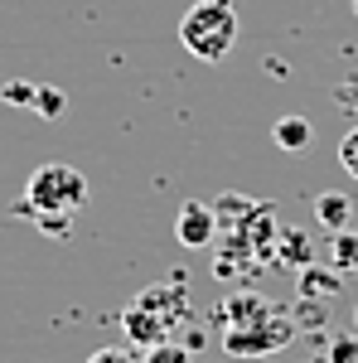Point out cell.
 I'll return each mask as SVG.
<instances>
[{
	"mask_svg": "<svg viewBox=\"0 0 358 363\" xmlns=\"http://www.w3.org/2000/svg\"><path fill=\"white\" fill-rule=\"evenodd\" d=\"M179 44L203 63H218L237 44V10L233 0H194L179 20Z\"/></svg>",
	"mask_w": 358,
	"mask_h": 363,
	"instance_id": "obj_1",
	"label": "cell"
},
{
	"mask_svg": "<svg viewBox=\"0 0 358 363\" xmlns=\"http://www.w3.org/2000/svg\"><path fill=\"white\" fill-rule=\"evenodd\" d=\"M25 203L34 208V218H44V213L73 218V213L87 203V174L73 169V165H63V160L39 165L34 174H29V184H25Z\"/></svg>",
	"mask_w": 358,
	"mask_h": 363,
	"instance_id": "obj_2",
	"label": "cell"
},
{
	"mask_svg": "<svg viewBox=\"0 0 358 363\" xmlns=\"http://www.w3.org/2000/svg\"><path fill=\"white\" fill-rule=\"evenodd\" d=\"M179 315H184V286H150L136 296V306L126 310L121 325L131 344H165L169 320H179Z\"/></svg>",
	"mask_w": 358,
	"mask_h": 363,
	"instance_id": "obj_3",
	"label": "cell"
},
{
	"mask_svg": "<svg viewBox=\"0 0 358 363\" xmlns=\"http://www.w3.org/2000/svg\"><path fill=\"white\" fill-rule=\"evenodd\" d=\"M286 339H291V325H286V320L272 325V315H262V320H252V325H233L223 344H228V354H272Z\"/></svg>",
	"mask_w": 358,
	"mask_h": 363,
	"instance_id": "obj_4",
	"label": "cell"
},
{
	"mask_svg": "<svg viewBox=\"0 0 358 363\" xmlns=\"http://www.w3.org/2000/svg\"><path fill=\"white\" fill-rule=\"evenodd\" d=\"M213 233H218V213H213V203L189 199V203L179 208V218H174V238H179L184 247H208Z\"/></svg>",
	"mask_w": 358,
	"mask_h": 363,
	"instance_id": "obj_5",
	"label": "cell"
},
{
	"mask_svg": "<svg viewBox=\"0 0 358 363\" xmlns=\"http://www.w3.org/2000/svg\"><path fill=\"white\" fill-rule=\"evenodd\" d=\"M349 218H354V203H349V194H339V189H325V194H315V223L325 228V233H344L349 228Z\"/></svg>",
	"mask_w": 358,
	"mask_h": 363,
	"instance_id": "obj_6",
	"label": "cell"
},
{
	"mask_svg": "<svg viewBox=\"0 0 358 363\" xmlns=\"http://www.w3.org/2000/svg\"><path fill=\"white\" fill-rule=\"evenodd\" d=\"M272 140L281 145V150L301 155V150H310V145H315V121H310V116H296V112L281 116V121L272 126Z\"/></svg>",
	"mask_w": 358,
	"mask_h": 363,
	"instance_id": "obj_7",
	"label": "cell"
},
{
	"mask_svg": "<svg viewBox=\"0 0 358 363\" xmlns=\"http://www.w3.org/2000/svg\"><path fill=\"white\" fill-rule=\"evenodd\" d=\"M334 267L339 272H358V233H334Z\"/></svg>",
	"mask_w": 358,
	"mask_h": 363,
	"instance_id": "obj_8",
	"label": "cell"
},
{
	"mask_svg": "<svg viewBox=\"0 0 358 363\" xmlns=\"http://www.w3.org/2000/svg\"><path fill=\"white\" fill-rule=\"evenodd\" d=\"M140 363H194V354L184 349V344H150L145 354H140Z\"/></svg>",
	"mask_w": 358,
	"mask_h": 363,
	"instance_id": "obj_9",
	"label": "cell"
},
{
	"mask_svg": "<svg viewBox=\"0 0 358 363\" xmlns=\"http://www.w3.org/2000/svg\"><path fill=\"white\" fill-rule=\"evenodd\" d=\"M330 363H358V335H339L330 344Z\"/></svg>",
	"mask_w": 358,
	"mask_h": 363,
	"instance_id": "obj_10",
	"label": "cell"
},
{
	"mask_svg": "<svg viewBox=\"0 0 358 363\" xmlns=\"http://www.w3.org/2000/svg\"><path fill=\"white\" fill-rule=\"evenodd\" d=\"M87 363H140L136 349H126V344H107V349H97Z\"/></svg>",
	"mask_w": 358,
	"mask_h": 363,
	"instance_id": "obj_11",
	"label": "cell"
},
{
	"mask_svg": "<svg viewBox=\"0 0 358 363\" xmlns=\"http://www.w3.org/2000/svg\"><path fill=\"white\" fill-rule=\"evenodd\" d=\"M339 165L349 169V179H358V131H349L339 140Z\"/></svg>",
	"mask_w": 358,
	"mask_h": 363,
	"instance_id": "obj_12",
	"label": "cell"
},
{
	"mask_svg": "<svg viewBox=\"0 0 358 363\" xmlns=\"http://www.w3.org/2000/svg\"><path fill=\"white\" fill-rule=\"evenodd\" d=\"M34 112H39V116H58V112H63V92H58V87H39Z\"/></svg>",
	"mask_w": 358,
	"mask_h": 363,
	"instance_id": "obj_13",
	"label": "cell"
},
{
	"mask_svg": "<svg viewBox=\"0 0 358 363\" xmlns=\"http://www.w3.org/2000/svg\"><path fill=\"white\" fill-rule=\"evenodd\" d=\"M34 97H39L34 83H5V102H15V107H29L34 112Z\"/></svg>",
	"mask_w": 358,
	"mask_h": 363,
	"instance_id": "obj_14",
	"label": "cell"
},
{
	"mask_svg": "<svg viewBox=\"0 0 358 363\" xmlns=\"http://www.w3.org/2000/svg\"><path fill=\"white\" fill-rule=\"evenodd\" d=\"M354 15H358V0H354Z\"/></svg>",
	"mask_w": 358,
	"mask_h": 363,
	"instance_id": "obj_15",
	"label": "cell"
}]
</instances>
